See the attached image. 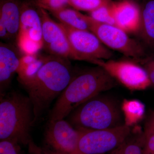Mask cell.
Listing matches in <instances>:
<instances>
[{"label": "cell", "instance_id": "obj_27", "mask_svg": "<svg viewBox=\"0 0 154 154\" xmlns=\"http://www.w3.org/2000/svg\"><path fill=\"white\" fill-rule=\"evenodd\" d=\"M0 37L3 39L10 38L5 25L2 21H0Z\"/></svg>", "mask_w": 154, "mask_h": 154}, {"label": "cell", "instance_id": "obj_20", "mask_svg": "<svg viewBox=\"0 0 154 154\" xmlns=\"http://www.w3.org/2000/svg\"><path fill=\"white\" fill-rule=\"evenodd\" d=\"M111 0H69V5L77 11L89 13L104 6L111 5Z\"/></svg>", "mask_w": 154, "mask_h": 154}, {"label": "cell", "instance_id": "obj_13", "mask_svg": "<svg viewBox=\"0 0 154 154\" xmlns=\"http://www.w3.org/2000/svg\"><path fill=\"white\" fill-rule=\"evenodd\" d=\"M20 57L12 46L1 42L0 44V94H5L14 75L17 73Z\"/></svg>", "mask_w": 154, "mask_h": 154}, {"label": "cell", "instance_id": "obj_26", "mask_svg": "<svg viewBox=\"0 0 154 154\" xmlns=\"http://www.w3.org/2000/svg\"><path fill=\"white\" fill-rule=\"evenodd\" d=\"M143 130L154 132V110H151L146 117Z\"/></svg>", "mask_w": 154, "mask_h": 154}, {"label": "cell", "instance_id": "obj_7", "mask_svg": "<svg viewBox=\"0 0 154 154\" xmlns=\"http://www.w3.org/2000/svg\"><path fill=\"white\" fill-rule=\"evenodd\" d=\"M35 4L22 3L20 27L17 42L20 51L24 54H38L43 47L42 23L38 8Z\"/></svg>", "mask_w": 154, "mask_h": 154}, {"label": "cell", "instance_id": "obj_24", "mask_svg": "<svg viewBox=\"0 0 154 154\" xmlns=\"http://www.w3.org/2000/svg\"><path fill=\"white\" fill-rule=\"evenodd\" d=\"M143 61L142 66L146 72L151 87L154 88V57L143 60Z\"/></svg>", "mask_w": 154, "mask_h": 154}, {"label": "cell", "instance_id": "obj_4", "mask_svg": "<svg viewBox=\"0 0 154 154\" xmlns=\"http://www.w3.org/2000/svg\"><path fill=\"white\" fill-rule=\"evenodd\" d=\"M68 116V122L76 128L105 129L124 124L120 105L101 94L78 106Z\"/></svg>", "mask_w": 154, "mask_h": 154}, {"label": "cell", "instance_id": "obj_15", "mask_svg": "<svg viewBox=\"0 0 154 154\" xmlns=\"http://www.w3.org/2000/svg\"><path fill=\"white\" fill-rule=\"evenodd\" d=\"M141 13L138 33L148 46L154 48V0H148L141 9Z\"/></svg>", "mask_w": 154, "mask_h": 154}, {"label": "cell", "instance_id": "obj_19", "mask_svg": "<svg viewBox=\"0 0 154 154\" xmlns=\"http://www.w3.org/2000/svg\"><path fill=\"white\" fill-rule=\"evenodd\" d=\"M60 23L79 30H90L87 15L81 14L75 9L66 8L50 12Z\"/></svg>", "mask_w": 154, "mask_h": 154}, {"label": "cell", "instance_id": "obj_23", "mask_svg": "<svg viewBox=\"0 0 154 154\" xmlns=\"http://www.w3.org/2000/svg\"><path fill=\"white\" fill-rule=\"evenodd\" d=\"M144 134L143 154H154V132L144 131Z\"/></svg>", "mask_w": 154, "mask_h": 154}, {"label": "cell", "instance_id": "obj_10", "mask_svg": "<svg viewBox=\"0 0 154 154\" xmlns=\"http://www.w3.org/2000/svg\"><path fill=\"white\" fill-rule=\"evenodd\" d=\"M38 10L42 23L43 47L51 55L81 60L60 23L53 20L46 10L39 8Z\"/></svg>", "mask_w": 154, "mask_h": 154}, {"label": "cell", "instance_id": "obj_2", "mask_svg": "<svg viewBox=\"0 0 154 154\" xmlns=\"http://www.w3.org/2000/svg\"><path fill=\"white\" fill-rule=\"evenodd\" d=\"M116 82L105 69L99 66L72 76L59 96L51 112L49 120L64 119L89 99L115 88L117 85Z\"/></svg>", "mask_w": 154, "mask_h": 154}, {"label": "cell", "instance_id": "obj_5", "mask_svg": "<svg viewBox=\"0 0 154 154\" xmlns=\"http://www.w3.org/2000/svg\"><path fill=\"white\" fill-rule=\"evenodd\" d=\"M132 127L125 124L101 130L85 129L72 154H105L117 148L129 135Z\"/></svg>", "mask_w": 154, "mask_h": 154}, {"label": "cell", "instance_id": "obj_6", "mask_svg": "<svg viewBox=\"0 0 154 154\" xmlns=\"http://www.w3.org/2000/svg\"><path fill=\"white\" fill-rule=\"evenodd\" d=\"M87 20L90 31L94 33L107 48L138 60L145 55L141 45L117 26L100 23L89 16H87Z\"/></svg>", "mask_w": 154, "mask_h": 154}, {"label": "cell", "instance_id": "obj_18", "mask_svg": "<svg viewBox=\"0 0 154 154\" xmlns=\"http://www.w3.org/2000/svg\"><path fill=\"white\" fill-rule=\"evenodd\" d=\"M144 141L143 129L136 125L126 139L109 154H143Z\"/></svg>", "mask_w": 154, "mask_h": 154}, {"label": "cell", "instance_id": "obj_14", "mask_svg": "<svg viewBox=\"0 0 154 154\" xmlns=\"http://www.w3.org/2000/svg\"><path fill=\"white\" fill-rule=\"evenodd\" d=\"M22 4L19 0H1L0 21L5 25L10 38H17L20 27Z\"/></svg>", "mask_w": 154, "mask_h": 154}, {"label": "cell", "instance_id": "obj_16", "mask_svg": "<svg viewBox=\"0 0 154 154\" xmlns=\"http://www.w3.org/2000/svg\"><path fill=\"white\" fill-rule=\"evenodd\" d=\"M45 58L46 56H42L38 54H24L20 57L17 72L19 82L22 85L32 79L44 63Z\"/></svg>", "mask_w": 154, "mask_h": 154}, {"label": "cell", "instance_id": "obj_1", "mask_svg": "<svg viewBox=\"0 0 154 154\" xmlns=\"http://www.w3.org/2000/svg\"><path fill=\"white\" fill-rule=\"evenodd\" d=\"M72 76L69 59L50 55L46 56L35 76L22 85L33 105V125L66 88Z\"/></svg>", "mask_w": 154, "mask_h": 154}, {"label": "cell", "instance_id": "obj_25", "mask_svg": "<svg viewBox=\"0 0 154 154\" xmlns=\"http://www.w3.org/2000/svg\"><path fill=\"white\" fill-rule=\"evenodd\" d=\"M0 154H17L15 143L7 140H1Z\"/></svg>", "mask_w": 154, "mask_h": 154}, {"label": "cell", "instance_id": "obj_9", "mask_svg": "<svg viewBox=\"0 0 154 154\" xmlns=\"http://www.w3.org/2000/svg\"><path fill=\"white\" fill-rule=\"evenodd\" d=\"M70 43L72 48L81 60L95 64L98 60H108L113 56L97 36L90 30H79L60 22Z\"/></svg>", "mask_w": 154, "mask_h": 154}, {"label": "cell", "instance_id": "obj_17", "mask_svg": "<svg viewBox=\"0 0 154 154\" xmlns=\"http://www.w3.org/2000/svg\"><path fill=\"white\" fill-rule=\"evenodd\" d=\"M120 106L124 123L127 126L137 125L146 117L145 105L138 99H125Z\"/></svg>", "mask_w": 154, "mask_h": 154}, {"label": "cell", "instance_id": "obj_3", "mask_svg": "<svg viewBox=\"0 0 154 154\" xmlns=\"http://www.w3.org/2000/svg\"><path fill=\"white\" fill-rule=\"evenodd\" d=\"M33 120V105L28 96L15 91L1 96V140L28 143Z\"/></svg>", "mask_w": 154, "mask_h": 154}, {"label": "cell", "instance_id": "obj_21", "mask_svg": "<svg viewBox=\"0 0 154 154\" xmlns=\"http://www.w3.org/2000/svg\"><path fill=\"white\" fill-rule=\"evenodd\" d=\"M112 5L101 7L90 12L89 16L100 23L115 25V21L111 11Z\"/></svg>", "mask_w": 154, "mask_h": 154}, {"label": "cell", "instance_id": "obj_11", "mask_svg": "<svg viewBox=\"0 0 154 154\" xmlns=\"http://www.w3.org/2000/svg\"><path fill=\"white\" fill-rule=\"evenodd\" d=\"M85 129L76 128L63 119L49 120L45 141L52 151L47 154H72Z\"/></svg>", "mask_w": 154, "mask_h": 154}, {"label": "cell", "instance_id": "obj_12", "mask_svg": "<svg viewBox=\"0 0 154 154\" xmlns=\"http://www.w3.org/2000/svg\"><path fill=\"white\" fill-rule=\"evenodd\" d=\"M111 11L115 26L127 33H138L141 22V9L128 0L113 3Z\"/></svg>", "mask_w": 154, "mask_h": 154}, {"label": "cell", "instance_id": "obj_22", "mask_svg": "<svg viewBox=\"0 0 154 154\" xmlns=\"http://www.w3.org/2000/svg\"><path fill=\"white\" fill-rule=\"evenodd\" d=\"M34 4L37 8L49 12L59 11L69 6V0H34Z\"/></svg>", "mask_w": 154, "mask_h": 154}, {"label": "cell", "instance_id": "obj_8", "mask_svg": "<svg viewBox=\"0 0 154 154\" xmlns=\"http://www.w3.org/2000/svg\"><path fill=\"white\" fill-rule=\"evenodd\" d=\"M94 64L105 69L117 82L131 91L146 90L151 87L142 66L132 61L98 60Z\"/></svg>", "mask_w": 154, "mask_h": 154}]
</instances>
